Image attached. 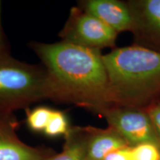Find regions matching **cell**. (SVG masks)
<instances>
[{"label":"cell","mask_w":160,"mask_h":160,"mask_svg":"<svg viewBox=\"0 0 160 160\" xmlns=\"http://www.w3.org/2000/svg\"><path fill=\"white\" fill-rule=\"evenodd\" d=\"M146 112L160 139V102L150 106Z\"/></svg>","instance_id":"5bb4252c"},{"label":"cell","mask_w":160,"mask_h":160,"mask_svg":"<svg viewBox=\"0 0 160 160\" xmlns=\"http://www.w3.org/2000/svg\"><path fill=\"white\" fill-rule=\"evenodd\" d=\"M63 149L46 160H85L86 133L85 127H71L65 136Z\"/></svg>","instance_id":"30bf717a"},{"label":"cell","mask_w":160,"mask_h":160,"mask_svg":"<svg viewBox=\"0 0 160 160\" xmlns=\"http://www.w3.org/2000/svg\"><path fill=\"white\" fill-rule=\"evenodd\" d=\"M104 160H133L132 147L123 148L111 152Z\"/></svg>","instance_id":"9a60e30c"},{"label":"cell","mask_w":160,"mask_h":160,"mask_svg":"<svg viewBox=\"0 0 160 160\" xmlns=\"http://www.w3.org/2000/svg\"><path fill=\"white\" fill-rule=\"evenodd\" d=\"M133 160H160V148L153 143H142L132 147Z\"/></svg>","instance_id":"4fadbf2b"},{"label":"cell","mask_w":160,"mask_h":160,"mask_svg":"<svg viewBox=\"0 0 160 160\" xmlns=\"http://www.w3.org/2000/svg\"><path fill=\"white\" fill-rule=\"evenodd\" d=\"M128 5L134 18L136 29L142 26L160 37V0L133 1Z\"/></svg>","instance_id":"9c48e42d"},{"label":"cell","mask_w":160,"mask_h":160,"mask_svg":"<svg viewBox=\"0 0 160 160\" xmlns=\"http://www.w3.org/2000/svg\"><path fill=\"white\" fill-rule=\"evenodd\" d=\"M102 59L108 106L141 108L160 93V52L132 45L114 49Z\"/></svg>","instance_id":"7a4b0ae2"},{"label":"cell","mask_w":160,"mask_h":160,"mask_svg":"<svg viewBox=\"0 0 160 160\" xmlns=\"http://www.w3.org/2000/svg\"><path fill=\"white\" fill-rule=\"evenodd\" d=\"M70 126L67 116L62 111L53 110L44 133L50 137L65 136L68 132Z\"/></svg>","instance_id":"7c38bea8"},{"label":"cell","mask_w":160,"mask_h":160,"mask_svg":"<svg viewBox=\"0 0 160 160\" xmlns=\"http://www.w3.org/2000/svg\"><path fill=\"white\" fill-rule=\"evenodd\" d=\"M118 33L79 7L73 8L59 36L62 41L99 50L114 46Z\"/></svg>","instance_id":"277c9868"},{"label":"cell","mask_w":160,"mask_h":160,"mask_svg":"<svg viewBox=\"0 0 160 160\" xmlns=\"http://www.w3.org/2000/svg\"><path fill=\"white\" fill-rule=\"evenodd\" d=\"M54 99L45 67L22 62L8 54L0 57V113H12L33 102Z\"/></svg>","instance_id":"3957f363"},{"label":"cell","mask_w":160,"mask_h":160,"mask_svg":"<svg viewBox=\"0 0 160 160\" xmlns=\"http://www.w3.org/2000/svg\"><path fill=\"white\" fill-rule=\"evenodd\" d=\"M53 111L48 107L39 106L27 111L26 122L29 128L35 132H44Z\"/></svg>","instance_id":"8fae6325"},{"label":"cell","mask_w":160,"mask_h":160,"mask_svg":"<svg viewBox=\"0 0 160 160\" xmlns=\"http://www.w3.org/2000/svg\"><path fill=\"white\" fill-rule=\"evenodd\" d=\"M8 54L6 49V45L4 39V35L1 26V2H0V57L3 55Z\"/></svg>","instance_id":"2e32d148"},{"label":"cell","mask_w":160,"mask_h":160,"mask_svg":"<svg viewBox=\"0 0 160 160\" xmlns=\"http://www.w3.org/2000/svg\"><path fill=\"white\" fill-rule=\"evenodd\" d=\"M17 125L12 113H0V160H46L55 153L51 149L22 142L16 132Z\"/></svg>","instance_id":"8992f818"},{"label":"cell","mask_w":160,"mask_h":160,"mask_svg":"<svg viewBox=\"0 0 160 160\" xmlns=\"http://www.w3.org/2000/svg\"><path fill=\"white\" fill-rule=\"evenodd\" d=\"M42 62L55 102L71 103L93 111L108 106V79L99 50L61 41L32 42Z\"/></svg>","instance_id":"6da1fadb"},{"label":"cell","mask_w":160,"mask_h":160,"mask_svg":"<svg viewBox=\"0 0 160 160\" xmlns=\"http://www.w3.org/2000/svg\"><path fill=\"white\" fill-rule=\"evenodd\" d=\"M108 126L122 136L130 147L153 143L160 148V139L147 112L141 108L125 106H108L97 110Z\"/></svg>","instance_id":"5b68a950"},{"label":"cell","mask_w":160,"mask_h":160,"mask_svg":"<svg viewBox=\"0 0 160 160\" xmlns=\"http://www.w3.org/2000/svg\"><path fill=\"white\" fill-rule=\"evenodd\" d=\"M79 8L94 16L117 33L136 30L135 21L128 4L118 0H86Z\"/></svg>","instance_id":"52a82bcc"},{"label":"cell","mask_w":160,"mask_h":160,"mask_svg":"<svg viewBox=\"0 0 160 160\" xmlns=\"http://www.w3.org/2000/svg\"><path fill=\"white\" fill-rule=\"evenodd\" d=\"M85 160H104L111 152L130 147L125 139L117 131L108 127L100 129L87 126Z\"/></svg>","instance_id":"ba28073f"}]
</instances>
